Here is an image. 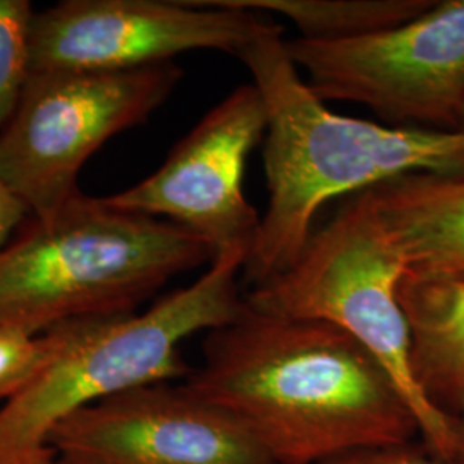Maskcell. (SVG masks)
Instances as JSON below:
<instances>
[{"instance_id":"1","label":"cell","mask_w":464,"mask_h":464,"mask_svg":"<svg viewBox=\"0 0 464 464\" xmlns=\"http://www.w3.org/2000/svg\"><path fill=\"white\" fill-rule=\"evenodd\" d=\"M184 385L226 411L276 464H325L415 442V416L385 368L339 327L245 299L208 332Z\"/></svg>"},{"instance_id":"2","label":"cell","mask_w":464,"mask_h":464,"mask_svg":"<svg viewBox=\"0 0 464 464\" xmlns=\"http://www.w3.org/2000/svg\"><path fill=\"white\" fill-rule=\"evenodd\" d=\"M277 21L237 57L266 112L268 207L243 268L251 287L298 260L331 199L411 174L464 176V130L382 126L329 111L287 53Z\"/></svg>"},{"instance_id":"3","label":"cell","mask_w":464,"mask_h":464,"mask_svg":"<svg viewBox=\"0 0 464 464\" xmlns=\"http://www.w3.org/2000/svg\"><path fill=\"white\" fill-rule=\"evenodd\" d=\"M212 262L193 232L82 191L50 216H30L0 249V325L44 334L130 315L170 279Z\"/></svg>"},{"instance_id":"4","label":"cell","mask_w":464,"mask_h":464,"mask_svg":"<svg viewBox=\"0 0 464 464\" xmlns=\"http://www.w3.org/2000/svg\"><path fill=\"white\" fill-rule=\"evenodd\" d=\"M245 264L243 253L220 255L197 281L145 312L67 324L61 353L0 408V464H53L50 433L69 416L133 389L186 379L191 366L181 344L241 314Z\"/></svg>"},{"instance_id":"5","label":"cell","mask_w":464,"mask_h":464,"mask_svg":"<svg viewBox=\"0 0 464 464\" xmlns=\"http://www.w3.org/2000/svg\"><path fill=\"white\" fill-rule=\"evenodd\" d=\"M406 274L370 193L363 191L314 231L293 266L251 287L245 299L266 314L320 320L356 339L398 385L425 449L440 461L459 464L458 418L431 404L413 375L410 325L398 296Z\"/></svg>"},{"instance_id":"6","label":"cell","mask_w":464,"mask_h":464,"mask_svg":"<svg viewBox=\"0 0 464 464\" xmlns=\"http://www.w3.org/2000/svg\"><path fill=\"white\" fill-rule=\"evenodd\" d=\"M183 71L176 63L130 71H36L0 130V176L34 217L82 193L78 176L111 138L164 105Z\"/></svg>"},{"instance_id":"7","label":"cell","mask_w":464,"mask_h":464,"mask_svg":"<svg viewBox=\"0 0 464 464\" xmlns=\"http://www.w3.org/2000/svg\"><path fill=\"white\" fill-rule=\"evenodd\" d=\"M287 53L320 100L362 103L394 122L459 130L464 111V0L351 40L287 42Z\"/></svg>"},{"instance_id":"8","label":"cell","mask_w":464,"mask_h":464,"mask_svg":"<svg viewBox=\"0 0 464 464\" xmlns=\"http://www.w3.org/2000/svg\"><path fill=\"white\" fill-rule=\"evenodd\" d=\"M274 19L217 0H64L34 13L36 71H130L193 50L239 55Z\"/></svg>"},{"instance_id":"9","label":"cell","mask_w":464,"mask_h":464,"mask_svg":"<svg viewBox=\"0 0 464 464\" xmlns=\"http://www.w3.org/2000/svg\"><path fill=\"white\" fill-rule=\"evenodd\" d=\"M264 99L253 83L234 88L170 150L143 181L105 199L117 208L164 218L208 245L214 260L249 253L262 217L245 197L249 153L266 138Z\"/></svg>"},{"instance_id":"10","label":"cell","mask_w":464,"mask_h":464,"mask_svg":"<svg viewBox=\"0 0 464 464\" xmlns=\"http://www.w3.org/2000/svg\"><path fill=\"white\" fill-rule=\"evenodd\" d=\"M47 446L53 464H276L226 411L169 382L86 406Z\"/></svg>"},{"instance_id":"11","label":"cell","mask_w":464,"mask_h":464,"mask_svg":"<svg viewBox=\"0 0 464 464\" xmlns=\"http://www.w3.org/2000/svg\"><path fill=\"white\" fill-rule=\"evenodd\" d=\"M368 193L408 274L464 282V176L411 174Z\"/></svg>"},{"instance_id":"12","label":"cell","mask_w":464,"mask_h":464,"mask_svg":"<svg viewBox=\"0 0 464 464\" xmlns=\"http://www.w3.org/2000/svg\"><path fill=\"white\" fill-rule=\"evenodd\" d=\"M398 296L416 383L431 404L458 418L464 406V282L406 274Z\"/></svg>"},{"instance_id":"13","label":"cell","mask_w":464,"mask_h":464,"mask_svg":"<svg viewBox=\"0 0 464 464\" xmlns=\"http://www.w3.org/2000/svg\"><path fill=\"white\" fill-rule=\"evenodd\" d=\"M226 7L289 19L306 40H351L401 26L420 16L427 0H217Z\"/></svg>"},{"instance_id":"14","label":"cell","mask_w":464,"mask_h":464,"mask_svg":"<svg viewBox=\"0 0 464 464\" xmlns=\"http://www.w3.org/2000/svg\"><path fill=\"white\" fill-rule=\"evenodd\" d=\"M34 13L28 0H0V130L14 116L34 72Z\"/></svg>"},{"instance_id":"15","label":"cell","mask_w":464,"mask_h":464,"mask_svg":"<svg viewBox=\"0 0 464 464\" xmlns=\"http://www.w3.org/2000/svg\"><path fill=\"white\" fill-rule=\"evenodd\" d=\"M67 324L44 334L0 325V402L16 398L50 365L66 343Z\"/></svg>"},{"instance_id":"16","label":"cell","mask_w":464,"mask_h":464,"mask_svg":"<svg viewBox=\"0 0 464 464\" xmlns=\"http://www.w3.org/2000/svg\"><path fill=\"white\" fill-rule=\"evenodd\" d=\"M325 464H450L437 459L421 444L418 448L415 442L389 446V448L370 449L363 452H356L346 458L335 459Z\"/></svg>"},{"instance_id":"17","label":"cell","mask_w":464,"mask_h":464,"mask_svg":"<svg viewBox=\"0 0 464 464\" xmlns=\"http://www.w3.org/2000/svg\"><path fill=\"white\" fill-rule=\"evenodd\" d=\"M30 216L28 207L0 176V249L14 237Z\"/></svg>"},{"instance_id":"18","label":"cell","mask_w":464,"mask_h":464,"mask_svg":"<svg viewBox=\"0 0 464 464\" xmlns=\"http://www.w3.org/2000/svg\"><path fill=\"white\" fill-rule=\"evenodd\" d=\"M458 431H459V448H461L459 464H464V406L461 413L458 415Z\"/></svg>"},{"instance_id":"19","label":"cell","mask_w":464,"mask_h":464,"mask_svg":"<svg viewBox=\"0 0 464 464\" xmlns=\"http://www.w3.org/2000/svg\"><path fill=\"white\" fill-rule=\"evenodd\" d=\"M459 130H464V111L463 116H461V124H459Z\"/></svg>"}]
</instances>
